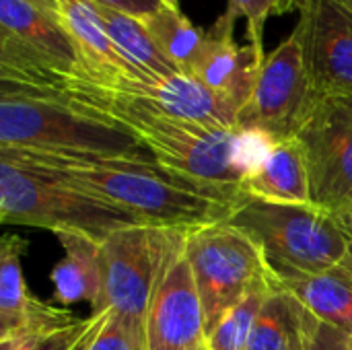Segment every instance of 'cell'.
Listing matches in <instances>:
<instances>
[{
	"label": "cell",
	"instance_id": "cell-1",
	"mask_svg": "<svg viewBox=\"0 0 352 350\" xmlns=\"http://www.w3.org/2000/svg\"><path fill=\"white\" fill-rule=\"evenodd\" d=\"M0 157L56 173L136 219L140 225L194 231L231 217V200L163 169L151 155H64L0 146Z\"/></svg>",
	"mask_w": 352,
	"mask_h": 350
},
{
	"label": "cell",
	"instance_id": "cell-2",
	"mask_svg": "<svg viewBox=\"0 0 352 350\" xmlns=\"http://www.w3.org/2000/svg\"><path fill=\"white\" fill-rule=\"evenodd\" d=\"M27 93L52 95L82 113L105 120L132 134L169 173L210 190L233 204L243 200L239 194L241 171L237 165L239 128L206 126L165 116L103 97L66 80L50 89Z\"/></svg>",
	"mask_w": 352,
	"mask_h": 350
},
{
	"label": "cell",
	"instance_id": "cell-3",
	"mask_svg": "<svg viewBox=\"0 0 352 350\" xmlns=\"http://www.w3.org/2000/svg\"><path fill=\"white\" fill-rule=\"evenodd\" d=\"M0 217L4 225L76 233L103 243L111 233L140 225L124 210L76 190L56 173L0 157Z\"/></svg>",
	"mask_w": 352,
	"mask_h": 350
},
{
	"label": "cell",
	"instance_id": "cell-4",
	"mask_svg": "<svg viewBox=\"0 0 352 350\" xmlns=\"http://www.w3.org/2000/svg\"><path fill=\"white\" fill-rule=\"evenodd\" d=\"M0 146L64 155H148L126 130L43 93H0Z\"/></svg>",
	"mask_w": 352,
	"mask_h": 350
},
{
	"label": "cell",
	"instance_id": "cell-5",
	"mask_svg": "<svg viewBox=\"0 0 352 350\" xmlns=\"http://www.w3.org/2000/svg\"><path fill=\"white\" fill-rule=\"evenodd\" d=\"M227 223L250 235L270 266L328 272L344 266L352 254L351 231L338 215L314 204H268L243 198Z\"/></svg>",
	"mask_w": 352,
	"mask_h": 350
},
{
	"label": "cell",
	"instance_id": "cell-6",
	"mask_svg": "<svg viewBox=\"0 0 352 350\" xmlns=\"http://www.w3.org/2000/svg\"><path fill=\"white\" fill-rule=\"evenodd\" d=\"M188 231L134 225L111 233L99 245L101 301L97 311H109L144 326L148 305L173 260L184 252Z\"/></svg>",
	"mask_w": 352,
	"mask_h": 350
},
{
	"label": "cell",
	"instance_id": "cell-7",
	"mask_svg": "<svg viewBox=\"0 0 352 350\" xmlns=\"http://www.w3.org/2000/svg\"><path fill=\"white\" fill-rule=\"evenodd\" d=\"M78 64L60 14L23 0H0L2 89L41 91L68 76Z\"/></svg>",
	"mask_w": 352,
	"mask_h": 350
},
{
	"label": "cell",
	"instance_id": "cell-8",
	"mask_svg": "<svg viewBox=\"0 0 352 350\" xmlns=\"http://www.w3.org/2000/svg\"><path fill=\"white\" fill-rule=\"evenodd\" d=\"M184 256L192 268L204 307L206 336L217 322L270 272L260 245L227 221L188 231Z\"/></svg>",
	"mask_w": 352,
	"mask_h": 350
},
{
	"label": "cell",
	"instance_id": "cell-9",
	"mask_svg": "<svg viewBox=\"0 0 352 350\" xmlns=\"http://www.w3.org/2000/svg\"><path fill=\"white\" fill-rule=\"evenodd\" d=\"M318 103L320 99L311 91L301 45L291 33L266 54L252 97L237 116V128L258 130L274 140L295 138Z\"/></svg>",
	"mask_w": 352,
	"mask_h": 350
},
{
	"label": "cell",
	"instance_id": "cell-10",
	"mask_svg": "<svg viewBox=\"0 0 352 350\" xmlns=\"http://www.w3.org/2000/svg\"><path fill=\"white\" fill-rule=\"evenodd\" d=\"M297 37L320 101H352V8L344 0H301Z\"/></svg>",
	"mask_w": 352,
	"mask_h": 350
},
{
	"label": "cell",
	"instance_id": "cell-11",
	"mask_svg": "<svg viewBox=\"0 0 352 350\" xmlns=\"http://www.w3.org/2000/svg\"><path fill=\"white\" fill-rule=\"evenodd\" d=\"M303 144L311 202L328 212L352 206V107L320 101L297 134Z\"/></svg>",
	"mask_w": 352,
	"mask_h": 350
},
{
	"label": "cell",
	"instance_id": "cell-12",
	"mask_svg": "<svg viewBox=\"0 0 352 350\" xmlns=\"http://www.w3.org/2000/svg\"><path fill=\"white\" fill-rule=\"evenodd\" d=\"M144 350H204L206 318L184 252L173 260L148 305Z\"/></svg>",
	"mask_w": 352,
	"mask_h": 350
},
{
	"label": "cell",
	"instance_id": "cell-13",
	"mask_svg": "<svg viewBox=\"0 0 352 350\" xmlns=\"http://www.w3.org/2000/svg\"><path fill=\"white\" fill-rule=\"evenodd\" d=\"M237 17L223 12L206 31V37L188 70V76L198 80L210 93L237 109L250 101L258 80V72L266 56L252 43L237 45L233 39Z\"/></svg>",
	"mask_w": 352,
	"mask_h": 350
},
{
	"label": "cell",
	"instance_id": "cell-14",
	"mask_svg": "<svg viewBox=\"0 0 352 350\" xmlns=\"http://www.w3.org/2000/svg\"><path fill=\"white\" fill-rule=\"evenodd\" d=\"M27 245V239L16 233L4 235L0 243V342L78 320L68 309L50 305L31 295L23 274Z\"/></svg>",
	"mask_w": 352,
	"mask_h": 350
},
{
	"label": "cell",
	"instance_id": "cell-15",
	"mask_svg": "<svg viewBox=\"0 0 352 350\" xmlns=\"http://www.w3.org/2000/svg\"><path fill=\"white\" fill-rule=\"evenodd\" d=\"M239 194L245 200L268 204L311 206L309 171L301 140H276L270 153L254 167L239 184Z\"/></svg>",
	"mask_w": 352,
	"mask_h": 350
},
{
	"label": "cell",
	"instance_id": "cell-16",
	"mask_svg": "<svg viewBox=\"0 0 352 350\" xmlns=\"http://www.w3.org/2000/svg\"><path fill=\"white\" fill-rule=\"evenodd\" d=\"M270 272L274 283L291 293L316 320L352 336L351 258L344 266L328 272H303L285 266H270Z\"/></svg>",
	"mask_w": 352,
	"mask_h": 350
},
{
	"label": "cell",
	"instance_id": "cell-17",
	"mask_svg": "<svg viewBox=\"0 0 352 350\" xmlns=\"http://www.w3.org/2000/svg\"><path fill=\"white\" fill-rule=\"evenodd\" d=\"M60 19L72 39L78 64L72 72L107 83L122 74H136L113 47L107 27L93 0H58Z\"/></svg>",
	"mask_w": 352,
	"mask_h": 350
},
{
	"label": "cell",
	"instance_id": "cell-18",
	"mask_svg": "<svg viewBox=\"0 0 352 350\" xmlns=\"http://www.w3.org/2000/svg\"><path fill=\"white\" fill-rule=\"evenodd\" d=\"M311 332L314 316L272 278L248 350H311Z\"/></svg>",
	"mask_w": 352,
	"mask_h": 350
},
{
	"label": "cell",
	"instance_id": "cell-19",
	"mask_svg": "<svg viewBox=\"0 0 352 350\" xmlns=\"http://www.w3.org/2000/svg\"><path fill=\"white\" fill-rule=\"evenodd\" d=\"M66 252L64 260L52 272L54 297L62 305H74L87 301L97 311L101 301V264H99V241L76 235H56Z\"/></svg>",
	"mask_w": 352,
	"mask_h": 350
},
{
	"label": "cell",
	"instance_id": "cell-20",
	"mask_svg": "<svg viewBox=\"0 0 352 350\" xmlns=\"http://www.w3.org/2000/svg\"><path fill=\"white\" fill-rule=\"evenodd\" d=\"M99 14L107 27L109 39L124 62L140 76H169L182 74L177 68L165 58V54L155 43L153 35L144 27L142 21L118 12L113 8L99 6Z\"/></svg>",
	"mask_w": 352,
	"mask_h": 350
},
{
	"label": "cell",
	"instance_id": "cell-21",
	"mask_svg": "<svg viewBox=\"0 0 352 350\" xmlns=\"http://www.w3.org/2000/svg\"><path fill=\"white\" fill-rule=\"evenodd\" d=\"M142 23L153 35L159 50L165 54V58L177 68V72L188 74L206 37V31L196 27L179 6L163 8Z\"/></svg>",
	"mask_w": 352,
	"mask_h": 350
},
{
	"label": "cell",
	"instance_id": "cell-22",
	"mask_svg": "<svg viewBox=\"0 0 352 350\" xmlns=\"http://www.w3.org/2000/svg\"><path fill=\"white\" fill-rule=\"evenodd\" d=\"M272 289V274L264 276L250 293L239 299L208 332L206 349L208 350H248L258 314Z\"/></svg>",
	"mask_w": 352,
	"mask_h": 350
},
{
	"label": "cell",
	"instance_id": "cell-23",
	"mask_svg": "<svg viewBox=\"0 0 352 350\" xmlns=\"http://www.w3.org/2000/svg\"><path fill=\"white\" fill-rule=\"evenodd\" d=\"M93 322L95 316L85 320L78 318L62 326H50L35 332H27L12 340L0 342V350H74L76 344L85 338V334L91 330Z\"/></svg>",
	"mask_w": 352,
	"mask_h": 350
},
{
	"label": "cell",
	"instance_id": "cell-24",
	"mask_svg": "<svg viewBox=\"0 0 352 350\" xmlns=\"http://www.w3.org/2000/svg\"><path fill=\"white\" fill-rule=\"evenodd\" d=\"M146 334L144 326L128 322L120 316L109 314L101 332L95 336L89 350H144Z\"/></svg>",
	"mask_w": 352,
	"mask_h": 350
},
{
	"label": "cell",
	"instance_id": "cell-25",
	"mask_svg": "<svg viewBox=\"0 0 352 350\" xmlns=\"http://www.w3.org/2000/svg\"><path fill=\"white\" fill-rule=\"evenodd\" d=\"M276 0H229L227 12H231L237 19H245L248 23V35L250 43L262 54H264V31L268 17L274 14Z\"/></svg>",
	"mask_w": 352,
	"mask_h": 350
},
{
	"label": "cell",
	"instance_id": "cell-26",
	"mask_svg": "<svg viewBox=\"0 0 352 350\" xmlns=\"http://www.w3.org/2000/svg\"><path fill=\"white\" fill-rule=\"evenodd\" d=\"M93 2L105 8H113L118 12H124L128 17H134L138 21H146L163 8L179 6V0H93Z\"/></svg>",
	"mask_w": 352,
	"mask_h": 350
},
{
	"label": "cell",
	"instance_id": "cell-27",
	"mask_svg": "<svg viewBox=\"0 0 352 350\" xmlns=\"http://www.w3.org/2000/svg\"><path fill=\"white\" fill-rule=\"evenodd\" d=\"M311 350H352V344L349 340V334L314 318Z\"/></svg>",
	"mask_w": 352,
	"mask_h": 350
},
{
	"label": "cell",
	"instance_id": "cell-28",
	"mask_svg": "<svg viewBox=\"0 0 352 350\" xmlns=\"http://www.w3.org/2000/svg\"><path fill=\"white\" fill-rule=\"evenodd\" d=\"M95 316V322H93V326H91V330L85 334V338L76 344V349L74 350H89L91 347V342L95 340V336L101 332V328H103V324H105V320H107V316H109V311H103V314H93Z\"/></svg>",
	"mask_w": 352,
	"mask_h": 350
},
{
	"label": "cell",
	"instance_id": "cell-29",
	"mask_svg": "<svg viewBox=\"0 0 352 350\" xmlns=\"http://www.w3.org/2000/svg\"><path fill=\"white\" fill-rule=\"evenodd\" d=\"M23 2H29L31 6L41 8V10H45V12H52V14H60V4H58V0H23Z\"/></svg>",
	"mask_w": 352,
	"mask_h": 350
},
{
	"label": "cell",
	"instance_id": "cell-30",
	"mask_svg": "<svg viewBox=\"0 0 352 350\" xmlns=\"http://www.w3.org/2000/svg\"><path fill=\"white\" fill-rule=\"evenodd\" d=\"M299 2H301V0H276L274 14H289V12H293L295 8H299Z\"/></svg>",
	"mask_w": 352,
	"mask_h": 350
},
{
	"label": "cell",
	"instance_id": "cell-31",
	"mask_svg": "<svg viewBox=\"0 0 352 350\" xmlns=\"http://www.w3.org/2000/svg\"><path fill=\"white\" fill-rule=\"evenodd\" d=\"M338 219L344 223V227L351 231V235H352V206L351 208H346V210H342V212H338Z\"/></svg>",
	"mask_w": 352,
	"mask_h": 350
},
{
	"label": "cell",
	"instance_id": "cell-32",
	"mask_svg": "<svg viewBox=\"0 0 352 350\" xmlns=\"http://www.w3.org/2000/svg\"><path fill=\"white\" fill-rule=\"evenodd\" d=\"M344 2H346V4H349V6L352 8V0H344Z\"/></svg>",
	"mask_w": 352,
	"mask_h": 350
},
{
	"label": "cell",
	"instance_id": "cell-33",
	"mask_svg": "<svg viewBox=\"0 0 352 350\" xmlns=\"http://www.w3.org/2000/svg\"><path fill=\"white\" fill-rule=\"evenodd\" d=\"M344 103H349V105H351V107H352V101H344Z\"/></svg>",
	"mask_w": 352,
	"mask_h": 350
},
{
	"label": "cell",
	"instance_id": "cell-34",
	"mask_svg": "<svg viewBox=\"0 0 352 350\" xmlns=\"http://www.w3.org/2000/svg\"><path fill=\"white\" fill-rule=\"evenodd\" d=\"M349 340H351V344H352V336H349Z\"/></svg>",
	"mask_w": 352,
	"mask_h": 350
},
{
	"label": "cell",
	"instance_id": "cell-35",
	"mask_svg": "<svg viewBox=\"0 0 352 350\" xmlns=\"http://www.w3.org/2000/svg\"><path fill=\"white\" fill-rule=\"evenodd\" d=\"M351 266H352V256H351Z\"/></svg>",
	"mask_w": 352,
	"mask_h": 350
},
{
	"label": "cell",
	"instance_id": "cell-36",
	"mask_svg": "<svg viewBox=\"0 0 352 350\" xmlns=\"http://www.w3.org/2000/svg\"><path fill=\"white\" fill-rule=\"evenodd\" d=\"M204 350H208V349H204Z\"/></svg>",
	"mask_w": 352,
	"mask_h": 350
}]
</instances>
